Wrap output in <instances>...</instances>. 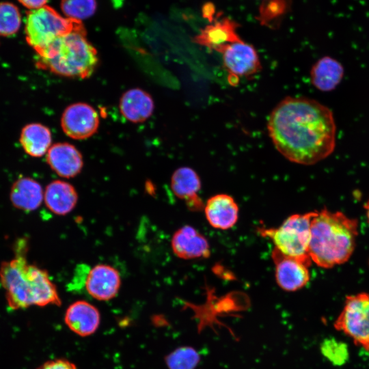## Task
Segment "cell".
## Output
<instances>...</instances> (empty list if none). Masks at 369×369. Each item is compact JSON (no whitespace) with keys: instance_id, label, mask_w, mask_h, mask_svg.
<instances>
[{"instance_id":"obj_1","label":"cell","mask_w":369,"mask_h":369,"mask_svg":"<svg viewBox=\"0 0 369 369\" xmlns=\"http://www.w3.org/2000/svg\"><path fill=\"white\" fill-rule=\"evenodd\" d=\"M269 136L288 160L314 165L334 151L336 125L327 106L306 97H286L273 109L268 120Z\"/></svg>"},{"instance_id":"obj_2","label":"cell","mask_w":369,"mask_h":369,"mask_svg":"<svg viewBox=\"0 0 369 369\" xmlns=\"http://www.w3.org/2000/svg\"><path fill=\"white\" fill-rule=\"evenodd\" d=\"M27 242L19 239L14 247V257L0 266V282L5 290L8 305L12 310L36 305L59 306L62 301L56 286L48 272L27 260Z\"/></svg>"},{"instance_id":"obj_3","label":"cell","mask_w":369,"mask_h":369,"mask_svg":"<svg viewBox=\"0 0 369 369\" xmlns=\"http://www.w3.org/2000/svg\"><path fill=\"white\" fill-rule=\"evenodd\" d=\"M357 235V219L339 211L321 210L311 223L309 254L312 261L327 269L346 262L353 253Z\"/></svg>"},{"instance_id":"obj_4","label":"cell","mask_w":369,"mask_h":369,"mask_svg":"<svg viewBox=\"0 0 369 369\" xmlns=\"http://www.w3.org/2000/svg\"><path fill=\"white\" fill-rule=\"evenodd\" d=\"M36 55L37 67L71 78L90 77L98 62L96 49L83 27L57 38Z\"/></svg>"},{"instance_id":"obj_5","label":"cell","mask_w":369,"mask_h":369,"mask_svg":"<svg viewBox=\"0 0 369 369\" xmlns=\"http://www.w3.org/2000/svg\"><path fill=\"white\" fill-rule=\"evenodd\" d=\"M317 213L292 215L278 228H258V232L262 236L270 238L275 247L284 254L310 266L312 262L309 254L311 223Z\"/></svg>"},{"instance_id":"obj_6","label":"cell","mask_w":369,"mask_h":369,"mask_svg":"<svg viewBox=\"0 0 369 369\" xmlns=\"http://www.w3.org/2000/svg\"><path fill=\"white\" fill-rule=\"evenodd\" d=\"M83 27L81 22L71 20L53 8L45 5L27 12L25 21V38L37 53L57 38Z\"/></svg>"},{"instance_id":"obj_7","label":"cell","mask_w":369,"mask_h":369,"mask_svg":"<svg viewBox=\"0 0 369 369\" xmlns=\"http://www.w3.org/2000/svg\"><path fill=\"white\" fill-rule=\"evenodd\" d=\"M333 326L369 353V293L347 296Z\"/></svg>"},{"instance_id":"obj_8","label":"cell","mask_w":369,"mask_h":369,"mask_svg":"<svg viewBox=\"0 0 369 369\" xmlns=\"http://www.w3.org/2000/svg\"><path fill=\"white\" fill-rule=\"evenodd\" d=\"M100 124L96 110L89 104L76 102L68 106L61 118L64 133L74 139H85L92 137Z\"/></svg>"},{"instance_id":"obj_9","label":"cell","mask_w":369,"mask_h":369,"mask_svg":"<svg viewBox=\"0 0 369 369\" xmlns=\"http://www.w3.org/2000/svg\"><path fill=\"white\" fill-rule=\"evenodd\" d=\"M271 258L275 264L277 285L284 290L294 292L303 288L310 280L308 266L303 261L284 254L274 247Z\"/></svg>"},{"instance_id":"obj_10","label":"cell","mask_w":369,"mask_h":369,"mask_svg":"<svg viewBox=\"0 0 369 369\" xmlns=\"http://www.w3.org/2000/svg\"><path fill=\"white\" fill-rule=\"evenodd\" d=\"M223 64L233 77H248L261 69L256 49L243 40L229 44L222 51Z\"/></svg>"},{"instance_id":"obj_11","label":"cell","mask_w":369,"mask_h":369,"mask_svg":"<svg viewBox=\"0 0 369 369\" xmlns=\"http://www.w3.org/2000/svg\"><path fill=\"white\" fill-rule=\"evenodd\" d=\"M120 285L119 272L114 267L104 264L90 269L85 282L87 293L98 301H109L114 298Z\"/></svg>"},{"instance_id":"obj_12","label":"cell","mask_w":369,"mask_h":369,"mask_svg":"<svg viewBox=\"0 0 369 369\" xmlns=\"http://www.w3.org/2000/svg\"><path fill=\"white\" fill-rule=\"evenodd\" d=\"M171 245L174 254L184 260L206 258L210 255L206 237L190 226H182L174 232Z\"/></svg>"},{"instance_id":"obj_13","label":"cell","mask_w":369,"mask_h":369,"mask_svg":"<svg viewBox=\"0 0 369 369\" xmlns=\"http://www.w3.org/2000/svg\"><path fill=\"white\" fill-rule=\"evenodd\" d=\"M64 323L77 336L87 337L97 331L100 323V314L94 305L79 300L73 302L66 309Z\"/></svg>"},{"instance_id":"obj_14","label":"cell","mask_w":369,"mask_h":369,"mask_svg":"<svg viewBox=\"0 0 369 369\" xmlns=\"http://www.w3.org/2000/svg\"><path fill=\"white\" fill-rule=\"evenodd\" d=\"M46 161L51 169L62 178L78 175L83 166L81 153L71 144L57 143L46 153Z\"/></svg>"},{"instance_id":"obj_15","label":"cell","mask_w":369,"mask_h":369,"mask_svg":"<svg viewBox=\"0 0 369 369\" xmlns=\"http://www.w3.org/2000/svg\"><path fill=\"white\" fill-rule=\"evenodd\" d=\"M171 189L176 197L185 202L189 210L199 211L204 208L198 195L201 189L200 178L192 168L176 169L171 178Z\"/></svg>"},{"instance_id":"obj_16","label":"cell","mask_w":369,"mask_h":369,"mask_svg":"<svg viewBox=\"0 0 369 369\" xmlns=\"http://www.w3.org/2000/svg\"><path fill=\"white\" fill-rule=\"evenodd\" d=\"M208 223L214 228L228 230L238 221V206L232 197L220 193L210 197L204 205Z\"/></svg>"},{"instance_id":"obj_17","label":"cell","mask_w":369,"mask_h":369,"mask_svg":"<svg viewBox=\"0 0 369 369\" xmlns=\"http://www.w3.org/2000/svg\"><path fill=\"white\" fill-rule=\"evenodd\" d=\"M236 28L237 24L233 20L223 18L205 27L194 38V42L222 53L229 44L242 40L236 33Z\"/></svg>"},{"instance_id":"obj_18","label":"cell","mask_w":369,"mask_h":369,"mask_svg":"<svg viewBox=\"0 0 369 369\" xmlns=\"http://www.w3.org/2000/svg\"><path fill=\"white\" fill-rule=\"evenodd\" d=\"M119 108L122 115L133 123L143 122L153 113L154 109L152 96L140 88L126 91L120 99Z\"/></svg>"},{"instance_id":"obj_19","label":"cell","mask_w":369,"mask_h":369,"mask_svg":"<svg viewBox=\"0 0 369 369\" xmlns=\"http://www.w3.org/2000/svg\"><path fill=\"white\" fill-rule=\"evenodd\" d=\"M46 206L57 215H66L76 206L78 193L75 188L69 182L55 180L51 182L44 192Z\"/></svg>"},{"instance_id":"obj_20","label":"cell","mask_w":369,"mask_h":369,"mask_svg":"<svg viewBox=\"0 0 369 369\" xmlns=\"http://www.w3.org/2000/svg\"><path fill=\"white\" fill-rule=\"evenodd\" d=\"M44 192L38 181L29 177H21L13 183L10 200L15 208L31 212L41 205L44 200Z\"/></svg>"},{"instance_id":"obj_21","label":"cell","mask_w":369,"mask_h":369,"mask_svg":"<svg viewBox=\"0 0 369 369\" xmlns=\"http://www.w3.org/2000/svg\"><path fill=\"white\" fill-rule=\"evenodd\" d=\"M344 76L342 65L333 57L325 56L319 59L312 67L310 79L312 85L318 90H333Z\"/></svg>"},{"instance_id":"obj_22","label":"cell","mask_w":369,"mask_h":369,"mask_svg":"<svg viewBox=\"0 0 369 369\" xmlns=\"http://www.w3.org/2000/svg\"><path fill=\"white\" fill-rule=\"evenodd\" d=\"M19 141L28 155L41 157L47 153L51 146V132L42 124H28L22 129Z\"/></svg>"},{"instance_id":"obj_23","label":"cell","mask_w":369,"mask_h":369,"mask_svg":"<svg viewBox=\"0 0 369 369\" xmlns=\"http://www.w3.org/2000/svg\"><path fill=\"white\" fill-rule=\"evenodd\" d=\"M200 361L197 351L189 346L178 347L165 357L168 369H195Z\"/></svg>"},{"instance_id":"obj_24","label":"cell","mask_w":369,"mask_h":369,"mask_svg":"<svg viewBox=\"0 0 369 369\" xmlns=\"http://www.w3.org/2000/svg\"><path fill=\"white\" fill-rule=\"evenodd\" d=\"M96 0H62L61 9L67 18L77 22L87 19L94 14Z\"/></svg>"},{"instance_id":"obj_25","label":"cell","mask_w":369,"mask_h":369,"mask_svg":"<svg viewBox=\"0 0 369 369\" xmlns=\"http://www.w3.org/2000/svg\"><path fill=\"white\" fill-rule=\"evenodd\" d=\"M21 25V15L16 5L10 2L0 3V36L15 34Z\"/></svg>"},{"instance_id":"obj_26","label":"cell","mask_w":369,"mask_h":369,"mask_svg":"<svg viewBox=\"0 0 369 369\" xmlns=\"http://www.w3.org/2000/svg\"><path fill=\"white\" fill-rule=\"evenodd\" d=\"M320 349L323 355L336 366L345 364L349 357L347 344L334 338H325L321 342Z\"/></svg>"},{"instance_id":"obj_27","label":"cell","mask_w":369,"mask_h":369,"mask_svg":"<svg viewBox=\"0 0 369 369\" xmlns=\"http://www.w3.org/2000/svg\"><path fill=\"white\" fill-rule=\"evenodd\" d=\"M36 369H78L72 361L64 359L57 358L43 363Z\"/></svg>"},{"instance_id":"obj_28","label":"cell","mask_w":369,"mask_h":369,"mask_svg":"<svg viewBox=\"0 0 369 369\" xmlns=\"http://www.w3.org/2000/svg\"><path fill=\"white\" fill-rule=\"evenodd\" d=\"M18 2L30 10L40 8L46 5L49 0H18Z\"/></svg>"},{"instance_id":"obj_29","label":"cell","mask_w":369,"mask_h":369,"mask_svg":"<svg viewBox=\"0 0 369 369\" xmlns=\"http://www.w3.org/2000/svg\"><path fill=\"white\" fill-rule=\"evenodd\" d=\"M364 208L366 209V217L368 219V222L369 223V200L365 204Z\"/></svg>"}]
</instances>
